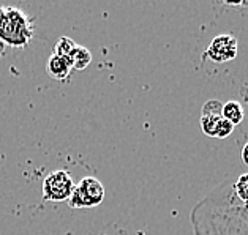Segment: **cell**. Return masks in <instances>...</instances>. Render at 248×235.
Instances as JSON below:
<instances>
[{"label":"cell","mask_w":248,"mask_h":235,"mask_svg":"<svg viewBox=\"0 0 248 235\" xmlns=\"http://www.w3.org/2000/svg\"><path fill=\"white\" fill-rule=\"evenodd\" d=\"M196 235H248V204H240L223 182L196 204L190 215Z\"/></svg>","instance_id":"obj_1"},{"label":"cell","mask_w":248,"mask_h":235,"mask_svg":"<svg viewBox=\"0 0 248 235\" xmlns=\"http://www.w3.org/2000/svg\"><path fill=\"white\" fill-rule=\"evenodd\" d=\"M27 15L15 7H0V41L11 47H24L33 37Z\"/></svg>","instance_id":"obj_2"},{"label":"cell","mask_w":248,"mask_h":235,"mask_svg":"<svg viewBox=\"0 0 248 235\" xmlns=\"http://www.w3.org/2000/svg\"><path fill=\"white\" fill-rule=\"evenodd\" d=\"M105 199V186L95 177H84L75 185L73 192L68 199L71 208H89L100 206Z\"/></svg>","instance_id":"obj_3"},{"label":"cell","mask_w":248,"mask_h":235,"mask_svg":"<svg viewBox=\"0 0 248 235\" xmlns=\"http://www.w3.org/2000/svg\"><path fill=\"white\" fill-rule=\"evenodd\" d=\"M73 178L66 171H54L43 180V199L47 202L68 201L73 192Z\"/></svg>","instance_id":"obj_4"},{"label":"cell","mask_w":248,"mask_h":235,"mask_svg":"<svg viewBox=\"0 0 248 235\" xmlns=\"http://www.w3.org/2000/svg\"><path fill=\"white\" fill-rule=\"evenodd\" d=\"M205 56L215 63L231 62L237 56V40H235L234 35H217L210 41L207 51H205Z\"/></svg>","instance_id":"obj_5"},{"label":"cell","mask_w":248,"mask_h":235,"mask_svg":"<svg viewBox=\"0 0 248 235\" xmlns=\"http://www.w3.org/2000/svg\"><path fill=\"white\" fill-rule=\"evenodd\" d=\"M71 65L66 59L60 57V56H56V54H52V56L47 59L46 62V71L47 74H49L52 79L56 81H66L68 79V76L71 73Z\"/></svg>","instance_id":"obj_6"},{"label":"cell","mask_w":248,"mask_h":235,"mask_svg":"<svg viewBox=\"0 0 248 235\" xmlns=\"http://www.w3.org/2000/svg\"><path fill=\"white\" fill-rule=\"evenodd\" d=\"M221 116L223 118H226L229 123H232L234 126L242 123L244 120V107L235 100H229L226 103H223V109H221Z\"/></svg>","instance_id":"obj_7"},{"label":"cell","mask_w":248,"mask_h":235,"mask_svg":"<svg viewBox=\"0 0 248 235\" xmlns=\"http://www.w3.org/2000/svg\"><path fill=\"white\" fill-rule=\"evenodd\" d=\"M68 62L71 65V68L79 70V71L86 70L90 65V62H92V54H90V51L87 49V47L78 44L73 49V52H71Z\"/></svg>","instance_id":"obj_8"},{"label":"cell","mask_w":248,"mask_h":235,"mask_svg":"<svg viewBox=\"0 0 248 235\" xmlns=\"http://www.w3.org/2000/svg\"><path fill=\"white\" fill-rule=\"evenodd\" d=\"M231 191L240 204H248V172L240 174L235 182H231Z\"/></svg>","instance_id":"obj_9"},{"label":"cell","mask_w":248,"mask_h":235,"mask_svg":"<svg viewBox=\"0 0 248 235\" xmlns=\"http://www.w3.org/2000/svg\"><path fill=\"white\" fill-rule=\"evenodd\" d=\"M221 118L223 116H201V130L204 134L209 137H215Z\"/></svg>","instance_id":"obj_10"},{"label":"cell","mask_w":248,"mask_h":235,"mask_svg":"<svg viewBox=\"0 0 248 235\" xmlns=\"http://www.w3.org/2000/svg\"><path fill=\"white\" fill-rule=\"evenodd\" d=\"M78 46V43H75L73 40L68 38V37H62L60 38L56 46H54V54L56 56H60V57H63L68 60L70 56H71V52H73V49Z\"/></svg>","instance_id":"obj_11"},{"label":"cell","mask_w":248,"mask_h":235,"mask_svg":"<svg viewBox=\"0 0 248 235\" xmlns=\"http://www.w3.org/2000/svg\"><path fill=\"white\" fill-rule=\"evenodd\" d=\"M221 109H223V103L218 100H209L205 101L202 109H201V116H221Z\"/></svg>","instance_id":"obj_12"},{"label":"cell","mask_w":248,"mask_h":235,"mask_svg":"<svg viewBox=\"0 0 248 235\" xmlns=\"http://www.w3.org/2000/svg\"><path fill=\"white\" fill-rule=\"evenodd\" d=\"M234 131V125L229 123L226 118H221L220 123H218V128H217V136L218 139H225V137L231 136Z\"/></svg>","instance_id":"obj_13"},{"label":"cell","mask_w":248,"mask_h":235,"mask_svg":"<svg viewBox=\"0 0 248 235\" xmlns=\"http://www.w3.org/2000/svg\"><path fill=\"white\" fill-rule=\"evenodd\" d=\"M240 160H242V164L248 167V142L240 150Z\"/></svg>","instance_id":"obj_14"},{"label":"cell","mask_w":248,"mask_h":235,"mask_svg":"<svg viewBox=\"0 0 248 235\" xmlns=\"http://www.w3.org/2000/svg\"><path fill=\"white\" fill-rule=\"evenodd\" d=\"M3 51H5V44L0 41V59H2V56H3Z\"/></svg>","instance_id":"obj_15"}]
</instances>
